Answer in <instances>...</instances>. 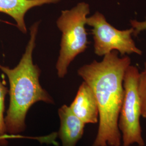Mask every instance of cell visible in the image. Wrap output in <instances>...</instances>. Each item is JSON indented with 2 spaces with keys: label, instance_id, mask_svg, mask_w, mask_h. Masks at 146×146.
Returning a JSON list of instances; mask_svg holds the SVG:
<instances>
[{
  "label": "cell",
  "instance_id": "ba28073f",
  "mask_svg": "<svg viewBox=\"0 0 146 146\" xmlns=\"http://www.w3.org/2000/svg\"><path fill=\"white\" fill-rule=\"evenodd\" d=\"M61 0H0V13L11 17L18 29L24 34L27 33L25 17L31 8L44 5L55 4Z\"/></svg>",
  "mask_w": 146,
  "mask_h": 146
},
{
  "label": "cell",
  "instance_id": "52a82bcc",
  "mask_svg": "<svg viewBox=\"0 0 146 146\" xmlns=\"http://www.w3.org/2000/svg\"><path fill=\"white\" fill-rule=\"evenodd\" d=\"M58 114L60 119L58 135L62 146H76L83 136L86 124L66 105L59 108Z\"/></svg>",
  "mask_w": 146,
  "mask_h": 146
},
{
  "label": "cell",
  "instance_id": "7a4b0ae2",
  "mask_svg": "<svg viewBox=\"0 0 146 146\" xmlns=\"http://www.w3.org/2000/svg\"><path fill=\"white\" fill-rule=\"evenodd\" d=\"M39 22L30 28V39L25 52L15 68L0 64V69L8 78L10 88L9 105L5 116L6 133L14 135L26 129V117L31 106L40 101L53 104L52 96L40 84L41 70L33 60L36 46Z\"/></svg>",
  "mask_w": 146,
  "mask_h": 146
},
{
  "label": "cell",
  "instance_id": "9c48e42d",
  "mask_svg": "<svg viewBox=\"0 0 146 146\" xmlns=\"http://www.w3.org/2000/svg\"><path fill=\"white\" fill-rule=\"evenodd\" d=\"M9 93V90L2 83L0 80V145H6V140L11 136L7 135L5 129V101L6 95Z\"/></svg>",
  "mask_w": 146,
  "mask_h": 146
},
{
  "label": "cell",
  "instance_id": "5b68a950",
  "mask_svg": "<svg viewBox=\"0 0 146 146\" xmlns=\"http://www.w3.org/2000/svg\"><path fill=\"white\" fill-rule=\"evenodd\" d=\"M86 24L92 28L94 52L99 56H104L113 51L121 55L135 54L142 55V51L136 47L132 35L134 29L119 30L107 21L104 14L96 11L88 17Z\"/></svg>",
  "mask_w": 146,
  "mask_h": 146
},
{
  "label": "cell",
  "instance_id": "6da1fadb",
  "mask_svg": "<svg viewBox=\"0 0 146 146\" xmlns=\"http://www.w3.org/2000/svg\"><path fill=\"white\" fill-rule=\"evenodd\" d=\"M131 63L128 56L120 58L117 51H113L101 61L94 60L78 70L92 89L98 104L99 125L93 146L121 145L118 121L124 96L123 78Z\"/></svg>",
  "mask_w": 146,
  "mask_h": 146
},
{
  "label": "cell",
  "instance_id": "3957f363",
  "mask_svg": "<svg viewBox=\"0 0 146 146\" xmlns=\"http://www.w3.org/2000/svg\"><path fill=\"white\" fill-rule=\"evenodd\" d=\"M90 6L84 2H79L69 10L61 11L56 25L62 33L58 61L56 64L58 76L63 78L68 72L70 63L84 52L88 44L86 29Z\"/></svg>",
  "mask_w": 146,
  "mask_h": 146
},
{
  "label": "cell",
  "instance_id": "277c9868",
  "mask_svg": "<svg viewBox=\"0 0 146 146\" xmlns=\"http://www.w3.org/2000/svg\"><path fill=\"white\" fill-rule=\"evenodd\" d=\"M139 75L138 68L130 65L123 78L124 96L119 117L118 127L124 146H131L135 143L138 146L145 145L140 122L141 115L138 93Z\"/></svg>",
  "mask_w": 146,
  "mask_h": 146
},
{
  "label": "cell",
  "instance_id": "7c38bea8",
  "mask_svg": "<svg viewBox=\"0 0 146 146\" xmlns=\"http://www.w3.org/2000/svg\"></svg>",
  "mask_w": 146,
  "mask_h": 146
},
{
  "label": "cell",
  "instance_id": "30bf717a",
  "mask_svg": "<svg viewBox=\"0 0 146 146\" xmlns=\"http://www.w3.org/2000/svg\"><path fill=\"white\" fill-rule=\"evenodd\" d=\"M138 93L140 102L141 115L146 119V70L140 73L138 80Z\"/></svg>",
  "mask_w": 146,
  "mask_h": 146
},
{
  "label": "cell",
  "instance_id": "8992f818",
  "mask_svg": "<svg viewBox=\"0 0 146 146\" xmlns=\"http://www.w3.org/2000/svg\"><path fill=\"white\" fill-rule=\"evenodd\" d=\"M69 107L86 125L98 122L99 112L97 101L92 89L84 81L80 85L75 99Z\"/></svg>",
  "mask_w": 146,
  "mask_h": 146
},
{
  "label": "cell",
  "instance_id": "8fae6325",
  "mask_svg": "<svg viewBox=\"0 0 146 146\" xmlns=\"http://www.w3.org/2000/svg\"><path fill=\"white\" fill-rule=\"evenodd\" d=\"M130 22L131 28L134 29L133 34L135 36H137L141 31H146V19L142 21L131 20ZM145 70H146V63H145Z\"/></svg>",
  "mask_w": 146,
  "mask_h": 146
}]
</instances>
